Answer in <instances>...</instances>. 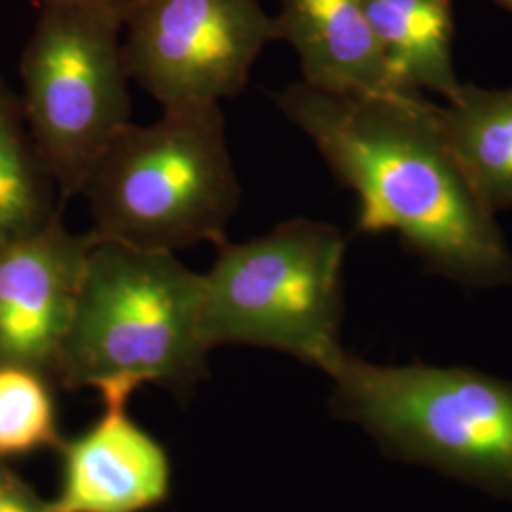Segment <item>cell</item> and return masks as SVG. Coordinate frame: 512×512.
Returning <instances> with one entry per match:
<instances>
[{
    "label": "cell",
    "mask_w": 512,
    "mask_h": 512,
    "mask_svg": "<svg viewBox=\"0 0 512 512\" xmlns=\"http://www.w3.org/2000/svg\"><path fill=\"white\" fill-rule=\"evenodd\" d=\"M279 38L300 59L306 84L319 90L414 95L385 63L365 16L363 0H281Z\"/></svg>",
    "instance_id": "30bf717a"
},
{
    "label": "cell",
    "mask_w": 512,
    "mask_h": 512,
    "mask_svg": "<svg viewBox=\"0 0 512 512\" xmlns=\"http://www.w3.org/2000/svg\"><path fill=\"white\" fill-rule=\"evenodd\" d=\"M93 238L71 234L61 215L0 243V365L55 380Z\"/></svg>",
    "instance_id": "ba28073f"
},
{
    "label": "cell",
    "mask_w": 512,
    "mask_h": 512,
    "mask_svg": "<svg viewBox=\"0 0 512 512\" xmlns=\"http://www.w3.org/2000/svg\"><path fill=\"white\" fill-rule=\"evenodd\" d=\"M446 101L440 128L476 196L494 215L512 209V88L461 84Z\"/></svg>",
    "instance_id": "7c38bea8"
},
{
    "label": "cell",
    "mask_w": 512,
    "mask_h": 512,
    "mask_svg": "<svg viewBox=\"0 0 512 512\" xmlns=\"http://www.w3.org/2000/svg\"><path fill=\"white\" fill-rule=\"evenodd\" d=\"M202 306L203 275L173 253L93 239L55 380L190 389L207 376L211 351Z\"/></svg>",
    "instance_id": "3957f363"
},
{
    "label": "cell",
    "mask_w": 512,
    "mask_h": 512,
    "mask_svg": "<svg viewBox=\"0 0 512 512\" xmlns=\"http://www.w3.org/2000/svg\"><path fill=\"white\" fill-rule=\"evenodd\" d=\"M80 196L97 241L173 255L224 243L241 186L220 105L173 107L150 126L128 124L95 160Z\"/></svg>",
    "instance_id": "7a4b0ae2"
},
{
    "label": "cell",
    "mask_w": 512,
    "mask_h": 512,
    "mask_svg": "<svg viewBox=\"0 0 512 512\" xmlns=\"http://www.w3.org/2000/svg\"><path fill=\"white\" fill-rule=\"evenodd\" d=\"M495 4H499V6H503V8H507V10H511L512 12V0H494Z\"/></svg>",
    "instance_id": "e0dca14e"
},
{
    "label": "cell",
    "mask_w": 512,
    "mask_h": 512,
    "mask_svg": "<svg viewBox=\"0 0 512 512\" xmlns=\"http://www.w3.org/2000/svg\"><path fill=\"white\" fill-rule=\"evenodd\" d=\"M217 247L213 268L203 274L205 346L275 349L327 374L346 353L344 232L293 219L264 236Z\"/></svg>",
    "instance_id": "5b68a950"
},
{
    "label": "cell",
    "mask_w": 512,
    "mask_h": 512,
    "mask_svg": "<svg viewBox=\"0 0 512 512\" xmlns=\"http://www.w3.org/2000/svg\"><path fill=\"white\" fill-rule=\"evenodd\" d=\"M37 6L40 4H46V2H73V4H84V6H92L97 10H103V12H109L116 18L124 19L128 18L129 12L141 2V0H33Z\"/></svg>",
    "instance_id": "2e32d148"
},
{
    "label": "cell",
    "mask_w": 512,
    "mask_h": 512,
    "mask_svg": "<svg viewBox=\"0 0 512 512\" xmlns=\"http://www.w3.org/2000/svg\"><path fill=\"white\" fill-rule=\"evenodd\" d=\"M105 414L84 435L61 444L63 478L52 512H143L160 505L171 484L164 448L129 418L135 393L99 389Z\"/></svg>",
    "instance_id": "9c48e42d"
},
{
    "label": "cell",
    "mask_w": 512,
    "mask_h": 512,
    "mask_svg": "<svg viewBox=\"0 0 512 512\" xmlns=\"http://www.w3.org/2000/svg\"><path fill=\"white\" fill-rule=\"evenodd\" d=\"M21 57V107L38 156L67 203L95 160L131 124L124 21L73 2H46Z\"/></svg>",
    "instance_id": "8992f818"
},
{
    "label": "cell",
    "mask_w": 512,
    "mask_h": 512,
    "mask_svg": "<svg viewBox=\"0 0 512 512\" xmlns=\"http://www.w3.org/2000/svg\"><path fill=\"white\" fill-rule=\"evenodd\" d=\"M63 444L50 378L18 365H0V459Z\"/></svg>",
    "instance_id": "5bb4252c"
},
{
    "label": "cell",
    "mask_w": 512,
    "mask_h": 512,
    "mask_svg": "<svg viewBox=\"0 0 512 512\" xmlns=\"http://www.w3.org/2000/svg\"><path fill=\"white\" fill-rule=\"evenodd\" d=\"M124 29L129 80L164 109L236 97L256 57L279 40L260 0H141Z\"/></svg>",
    "instance_id": "52a82bcc"
},
{
    "label": "cell",
    "mask_w": 512,
    "mask_h": 512,
    "mask_svg": "<svg viewBox=\"0 0 512 512\" xmlns=\"http://www.w3.org/2000/svg\"><path fill=\"white\" fill-rule=\"evenodd\" d=\"M61 194L38 156L21 101L0 80V243L61 215Z\"/></svg>",
    "instance_id": "4fadbf2b"
},
{
    "label": "cell",
    "mask_w": 512,
    "mask_h": 512,
    "mask_svg": "<svg viewBox=\"0 0 512 512\" xmlns=\"http://www.w3.org/2000/svg\"><path fill=\"white\" fill-rule=\"evenodd\" d=\"M368 25L393 76L416 92L450 99L454 69V0H363Z\"/></svg>",
    "instance_id": "8fae6325"
},
{
    "label": "cell",
    "mask_w": 512,
    "mask_h": 512,
    "mask_svg": "<svg viewBox=\"0 0 512 512\" xmlns=\"http://www.w3.org/2000/svg\"><path fill=\"white\" fill-rule=\"evenodd\" d=\"M0 512H52L50 501L40 495L10 471L0 459Z\"/></svg>",
    "instance_id": "9a60e30c"
},
{
    "label": "cell",
    "mask_w": 512,
    "mask_h": 512,
    "mask_svg": "<svg viewBox=\"0 0 512 512\" xmlns=\"http://www.w3.org/2000/svg\"><path fill=\"white\" fill-rule=\"evenodd\" d=\"M330 406L393 458L512 499V384L473 368L382 366L348 351Z\"/></svg>",
    "instance_id": "277c9868"
},
{
    "label": "cell",
    "mask_w": 512,
    "mask_h": 512,
    "mask_svg": "<svg viewBox=\"0 0 512 512\" xmlns=\"http://www.w3.org/2000/svg\"><path fill=\"white\" fill-rule=\"evenodd\" d=\"M334 177L359 198L361 234L397 232L431 274L465 287L512 285V253L421 93H338L296 82L275 95Z\"/></svg>",
    "instance_id": "6da1fadb"
}]
</instances>
